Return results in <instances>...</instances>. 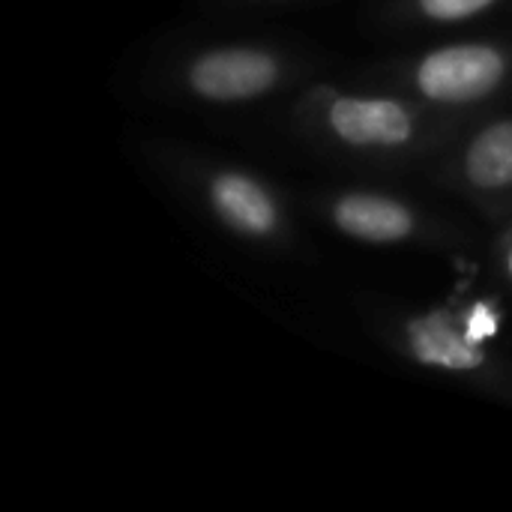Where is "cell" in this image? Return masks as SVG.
I'll list each match as a JSON object with an SVG mask.
<instances>
[{"mask_svg":"<svg viewBox=\"0 0 512 512\" xmlns=\"http://www.w3.org/2000/svg\"><path fill=\"white\" fill-rule=\"evenodd\" d=\"M408 339L414 354L429 366L444 369H477L483 363V351L474 348L468 336H459L447 315H429L408 327Z\"/></svg>","mask_w":512,"mask_h":512,"instance_id":"cell-4","label":"cell"},{"mask_svg":"<svg viewBox=\"0 0 512 512\" xmlns=\"http://www.w3.org/2000/svg\"><path fill=\"white\" fill-rule=\"evenodd\" d=\"M510 270H512V255H510Z\"/></svg>","mask_w":512,"mask_h":512,"instance_id":"cell-10","label":"cell"},{"mask_svg":"<svg viewBox=\"0 0 512 512\" xmlns=\"http://www.w3.org/2000/svg\"><path fill=\"white\" fill-rule=\"evenodd\" d=\"M495 330H498V315H495L486 303H477V306L471 309V315H468V330H465V336H468L474 345H480L483 339L495 336Z\"/></svg>","mask_w":512,"mask_h":512,"instance_id":"cell-9","label":"cell"},{"mask_svg":"<svg viewBox=\"0 0 512 512\" xmlns=\"http://www.w3.org/2000/svg\"><path fill=\"white\" fill-rule=\"evenodd\" d=\"M504 75V60L486 45H453L429 54L420 66V87L438 102H468L486 96Z\"/></svg>","mask_w":512,"mask_h":512,"instance_id":"cell-1","label":"cell"},{"mask_svg":"<svg viewBox=\"0 0 512 512\" xmlns=\"http://www.w3.org/2000/svg\"><path fill=\"white\" fill-rule=\"evenodd\" d=\"M213 201H216V210L243 231L264 234L276 225V210L270 198L252 180L240 174H222L213 183Z\"/></svg>","mask_w":512,"mask_h":512,"instance_id":"cell-6","label":"cell"},{"mask_svg":"<svg viewBox=\"0 0 512 512\" xmlns=\"http://www.w3.org/2000/svg\"><path fill=\"white\" fill-rule=\"evenodd\" d=\"M468 177L486 189H498V186L512 183V123L489 126L471 144Z\"/></svg>","mask_w":512,"mask_h":512,"instance_id":"cell-7","label":"cell"},{"mask_svg":"<svg viewBox=\"0 0 512 512\" xmlns=\"http://www.w3.org/2000/svg\"><path fill=\"white\" fill-rule=\"evenodd\" d=\"M189 78L207 99H246L276 81V63L261 51H213L192 66Z\"/></svg>","mask_w":512,"mask_h":512,"instance_id":"cell-2","label":"cell"},{"mask_svg":"<svg viewBox=\"0 0 512 512\" xmlns=\"http://www.w3.org/2000/svg\"><path fill=\"white\" fill-rule=\"evenodd\" d=\"M489 3L492 0H423V9L432 18L453 21V18H465V15H474V12L486 9Z\"/></svg>","mask_w":512,"mask_h":512,"instance_id":"cell-8","label":"cell"},{"mask_svg":"<svg viewBox=\"0 0 512 512\" xmlns=\"http://www.w3.org/2000/svg\"><path fill=\"white\" fill-rule=\"evenodd\" d=\"M333 129L351 144H402L411 138V117L390 99H339L330 108Z\"/></svg>","mask_w":512,"mask_h":512,"instance_id":"cell-3","label":"cell"},{"mask_svg":"<svg viewBox=\"0 0 512 512\" xmlns=\"http://www.w3.org/2000/svg\"><path fill=\"white\" fill-rule=\"evenodd\" d=\"M336 222L342 231L363 240H399L411 231V213L387 198L351 195L336 207Z\"/></svg>","mask_w":512,"mask_h":512,"instance_id":"cell-5","label":"cell"}]
</instances>
